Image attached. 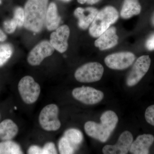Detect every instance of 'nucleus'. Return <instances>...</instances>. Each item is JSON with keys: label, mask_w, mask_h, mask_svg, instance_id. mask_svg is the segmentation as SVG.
I'll use <instances>...</instances> for the list:
<instances>
[{"label": "nucleus", "mask_w": 154, "mask_h": 154, "mask_svg": "<svg viewBox=\"0 0 154 154\" xmlns=\"http://www.w3.org/2000/svg\"><path fill=\"white\" fill-rule=\"evenodd\" d=\"M151 60L149 55H143L137 60L126 79L128 87L136 85L148 71Z\"/></svg>", "instance_id": "0eeeda50"}, {"label": "nucleus", "mask_w": 154, "mask_h": 154, "mask_svg": "<svg viewBox=\"0 0 154 154\" xmlns=\"http://www.w3.org/2000/svg\"><path fill=\"white\" fill-rule=\"evenodd\" d=\"M133 141L132 134L126 131L122 132L119 137L117 143L113 145H107L102 149L105 154H126L129 151Z\"/></svg>", "instance_id": "9b49d317"}, {"label": "nucleus", "mask_w": 154, "mask_h": 154, "mask_svg": "<svg viewBox=\"0 0 154 154\" xmlns=\"http://www.w3.org/2000/svg\"><path fill=\"white\" fill-rule=\"evenodd\" d=\"M119 13L112 6H107L98 12L89 28V33L94 37H98L110 25L116 22Z\"/></svg>", "instance_id": "7ed1b4c3"}, {"label": "nucleus", "mask_w": 154, "mask_h": 154, "mask_svg": "<svg viewBox=\"0 0 154 154\" xmlns=\"http://www.w3.org/2000/svg\"><path fill=\"white\" fill-rule=\"evenodd\" d=\"M62 2H70L71 0H60Z\"/></svg>", "instance_id": "2f4dec72"}, {"label": "nucleus", "mask_w": 154, "mask_h": 154, "mask_svg": "<svg viewBox=\"0 0 154 154\" xmlns=\"http://www.w3.org/2000/svg\"><path fill=\"white\" fill-rule=\"evenodd\" d=\"M135 56L131 52L115 53L107 56L105 58V64L114 70L125 69L133 63Z\"/></svg>", "instance_id": "1a4fd4ad"}, {"label": "nucleus", "mask_w": 154, "mask_h": 154, "mask_svg": "<svg viewBox=\"0 0 154 154\" xmlns=\"http://www.w3.org/2000/svg\"><path fill=\"white\" fill-rule=\"evenodd\" d=\"M98 10L92 7L78 8L74 11L75 17L78 19V25L81 29H87L94 21L98 14Z\"/></svg>", "instance_id": "2eb2a0df"}, {"label": "nucleus", "mask_w": 154, "mask_h": 154, "mask_svg": "<svg viewBox=\"0 0 154 154\" xmlns=\"http://www.w3.org/2000/svg\"><path fill=\"white\" fill-rule=\"evenodd\" d=\"M2 4V0H0V5Z\"/></svg>", "instance_id": "473e14b6"}, {"label": "nucleus", "mask_w": 154, "mask_h": 154, "mask_svg": "<svg viewBox=\"0 0 154 154\" xmlns=\"http://www.w3.org/2000/svg\"><path fill=\"white\" fill-rule=\"evenodd\" d=\"M60 20V17L58 14L56 5L54 2L50 3L48 8L45 22L48 30L52 31L57 29Z\"/></svg>", "instance_id": "f3484780"}, {"label": "nucleus", "mask_w": 154, "mask_h": 154, "mask_svg": "<svg viewBox=\"0 0 154 154\" xmlns=\"http://www.w3.org/2000/svg\"><path fill=\"white\" fill-rule=\"evenodd\" d=\"M23 154V152L18 144L11 140L0 143V154Z\"/></svg>", "instance_id": "6ab92c4d"}, {"label": "nucleus", "mask_w": 154, "mask_h": 154, "mask_svg": "<svg viewBox=\"0 0 154 154\" xmlns=\"http://www.w3.org/2000/svg\"><path fill=\"white\" fill-rule=\"evenodd\" d=\"M69 35L70 29L68 26L62 25L51 34L50 42L54 49L63 53L66 51L68 47V40Z\"/></svg>", "instance_id": "f8f14e48"}, {"label": "nucleus", "mask_w": 154, "mask_h": 154, "mask_svg": "<svg viewBox=\"0 0 154 154\" xmlns=\"http://www.w3.org/2000/svg\"><path fill=\"white\" fill-rule=\"evenodd\" d=\"M145 117L148 123L154 126V105L147 108L145 113Z\"/></svg>", "instance_id": "393cba45"}, {"label": "nucleus", "mask_w": 154, "mask_h": 154, "mask_svg": "<svg viewBox=\"0 0 154 154\" xmlns=\"http://www.w3.org/2000/svg\"><path fill=\"white\" fill-rule=\"evenodd\" d=\"M101 123L88 121L84 126L86 133L89 136L105 143L108 140L118 122L117 114L112 110H107L100 117Z\"/></svg>", "instance_id": "f257e3e1"}, {"label": "nucleus", "mask_w": 154, "mask_h": 154, "mask_svg": "<svg viewBox=\"0 0 154 154\" xmlns=\"http://www.w3.org/2000/svg\"><path fill=\"white\" fill-rule=\"evenodd\" d=\"M72 95L76 100L87 105L98 104L104 97L102 91L92 87L84 86L74 89Z\"/></svg>", "instance_id": "6e6552de"}, {"label": "nucleus", "mask_w": 154, "mask_h": 154, "mask_svg": "<svg viewBox=\"0 0 154 154\" xmlns=\"http://www.w3.org/2000/svg\"><path fill=\"white\" fill-rule=\"evenodd\" d=\"M18 88L22 100L28 105L36 102L41 93L39 84L30 76L23 77L19 82Z\"/></svg>", "instance_id": "20e7f679"}, {"label": "nucleus", "mask_w": 154, "mask_h": 154, "mask_svg": "<svg viewBox=\"0 0 154 154\" xmlns=\"http://www.w3.org/2000/svg\"><path fill=\"white\" fill-rule=\"evenodd\" d=\"M151 22L152 24L154 26V12L151 17Z\"/></svg>", "instance_id": "7c9ffc66"}, {"label": "nucleus", "mask_w": 154, "mask_h": 154, "mask_svg": "<svg viewBox=\"0 0 154 154\" xmlns=\"http://www.w3.org/2000/svg\"><path fill=\"white\" fill-rule=\"evenodd\" d=\"M48 0H28L24 7V26L27 30L38 33L43 28Z\"/></svg>", "instance_id": "f03ea898"}, {"label": "nucleus", "mask_w": 154, "mask_h": 154, "mask_svg": "<svg viewBox=\"0 0 154 154\" xmlns=\"http://www.w3.org/2000/svg\"><path fill=\"white\" fill-rule=\"evenodd\" d=\"M154 142V137L150 134H143L138 136L133 141L129 151L133 154H148L150 147Z\"/></svg>", "instance_id": "4468645a"}, {"label": "nucleus", "mask_w": 154, "mask_h": 154, "mask_svg": "<svg viewBox=\"0 0 154 154\" xmlns=\"http://www.w3.org/2000/svg\"><path fill=\"white\" fill-rule=\"evenodd\" d=\"M104 72V67L101 63H88L77 69L75 73V78L81 83L95 82L101 79Z\"/></svg>", "instance_id": "423d86ee"}, {"label": "nucleus", "mask_w": 154, "mask_h": 154, "mask_svg": "<svg viewBox=\"0 0 154 154\" xmlns=\"http://www.w3.org/2000/svg\"><path fill=\"white\" fill-rule=\"evenodd\" d=\"M101 0H77L78 2L81 4H84L87 3L89 5H93L99 2Z\"/></svg>", "instance_id": "c85d7f7f"}, {"label": "nucleus", "mask_w": 154, "mask_h": 154, "mask_svg": "<svg viewBox=\"0 0 154 154\" xmlns=\"http://www.w3.org/2000/svg\"><path fill=\"white\" fill-rule=\"evenodd\" d=\"M43 154H57L55 145L52 142L48 143L42 148Z\"/></svg>", "instance_id": "a878e982"}, {"label": "nucleus", "mask_w": 154, "mask_h": 154, "mask_svg": "<svg viewBox=\"0 0 154 154\" xmlns=\"http://www.w3.org/2000/svg\"><path fill=\"white\" fill-rule=\"evenodd\" d=\"M54 51L49 41H42L29 53L27 57L28 63L32 66L39 65L44 59L52 55Z\"/></svg>", "instance_id": "9d476101"}, {"label": "nucleus", "mask_w": 154, "mask_h": 154, "mask_svg": "<svg viewBox=\"0 0 154 154\" xmlns=\"http://www.w3.org/2000/svg\"><path fill=\"white\" fill-rule=\"evenodd\" d=\"M28 154H43L42 148L37 146H30L28 150Z\"/></svg>", "instance_id": "cd10ccee"}, {"label": "nucleus", "mask_w": 154, "mask_h": 154, "mask_svg": "<svg viewBox=\"0 0 154 154\" xmlns=\"http://www.w3.org/2000/svg\"><path fill=\"white\" fill-rule=\"evenodd\" d=\"M13 19L17 22L18 27H22L25 22V13L24 9L21 7H18L15 9L14 12Z\"/></svg>", "instance_id": "5701e85b"}, {"label": "nucleus", "mask_w": 154, "mask_h": 154, "mask_svg": "<svg viewBox=\"0 0 154 154\" xmlns=\"http://www.w3.org/2000/svg\"><path fill=\"white\" fill-rule=\"evenodd\" d=\"M14 52L13 46L9 43L0 44V66L11 58Z\"/></svg>", "instance_id": "412c9836"}, {"label": "nucleus", "mask_w": 154, "mask_h": 154, "mask_svg": "<svg viewBox=\"0 0 154 154\" xmlns=\"http://www.w3.org/2000/svg\"><path fill=\"white\" fill-rule=\"evenodd\" d=\"M59 151L60 154H73L74 152V146L64 137L60 139L59 143Z\"/></svg>", "instance_id": "4be33fe9"}, {"label": "nucleus", "mask_w": 154, "mask_h": 154, "mask_svg": "<svg viewBox=\"0 0 154 154\" xmlns=\"http://www.w3.org/2000/svg\"><path fill=\"white\" fill-rule=\"evenodd\" d=\"M146 47L149 51L154 50V33L152 34L147 39Z\"/></svg>", "instance_id": "bb28decb"}, {"label": "nucleus", "mask_w": 154, "mask_h": 154, "mask_svg": "<svg viewBox=\"0 0 154 154\" xmlns=\"http://www.w3.org/2000/svg\"><path fill=\"white\" fill-rule=\"evenodd\" d=\"M19 132V128L11 119H6L0 123V139L10 140L15 137Z\"/></svg>", "instance_id": "dca6fc26"}, {"label": "nucleus", "mask_w": 154, "mask_h": 154, "mask_svg": "<svg viewBox=\"0 0 154 154\" xmlns=\"http://www.w3.org/2000/svg\"><path fill=\"white\" fill-rule=\"evenodd\" d=\"M4 29L6 33L11 34L14 33L18 27L17 22L14 19H8L4 22Z\"/></svg>", "instance_id": "b1692460"}, {"label": "nucleus", "mask_w": 154, "mask_h": 154, "mask_svg": "<svg viewBox=\"0 0 154 154\" xmlns=\"http://www.w3.org/2000/svg\"><path fill=\"white\" fill-rule=\"evenodd\" d=\"M59 109L55 104L46 105L40 111L38 122L42 128L47 131H54L60 129L61 122L59 119Z\"/></svg>", "instance_id": "39448f33"}, {"label": "nucleus", "mask_w": 154, "mask_h": 154, "mask_svg": "<svg viewBox=\"0 0 154 154\" xmlns=\"http://www.w3.org/2000/svg\"><path fill=\"white\" fill-rule=\"evenodd\" d=\"M118 39L116 28L111 27L99 36L95 42V45L100 50H106L116 46L118 43Z\"/></svg>", "instance_id": "ddd939ff"}, {"label": "nucleus", "mask_w": 154, "mask_h": 154, "mask_svg": "<svg viewBox=\"0 0 154 154\" xmlns=\"http://www.w3.org/2000/svg\"><path fill=\"white\" fill-rule=\"evenodd\" d=\"M65 137L74 146L80 144L83 139V134L79 130L71 128L65 133Z\"/></svg>", "instance_id": "aec40b11"}, {"label": "nucleus", "mask_w": 154, "mask_h": 154, "mask_svg": "<svg viewBox=\"0 0 154 154\" xmlns=\"http://www.w3.org/2000/svg\"><path fill=\"white\" fill-rule=\"evenodd\" d=\"M7 38V36L5 33L2 30L0 29V42H4L5 41Z\"/></svg>", "instance_id": "c756f323"}, {"label": "nucleus", "mask_w": 154, "mask_h": 154, "mask_svg": "<svg viewBox=\"0 0 154 154\" xmlns=\"http://www.w3.org/2000/svg\"><path fill=\"white\" fill-rule=\"evenodd\" d=\"M141 11V6L139 0H124L120 16L124 19H128L139 15Z\"/></svg>", "instance_id": "a211bd4d"}]
</instances>
